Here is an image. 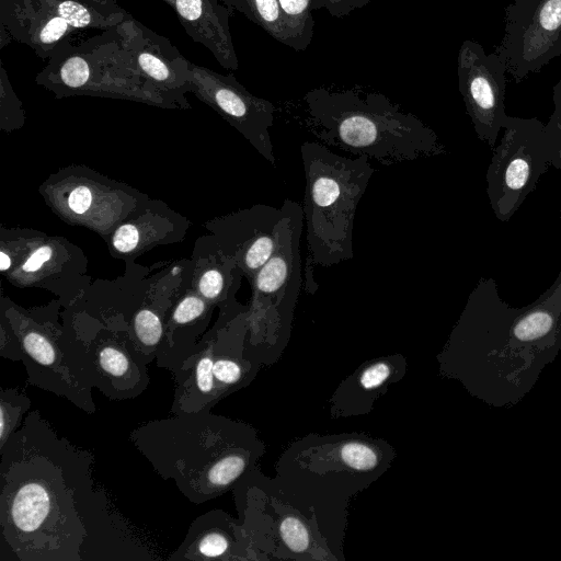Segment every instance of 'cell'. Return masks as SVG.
<instances>
[{
    "instance_id": "obj_19",
    "label": "cell",
    "mask_w": 561,
    "mask_h": 561,
    "mask_svg": "<svg viewBox=\"0 0 561 561\" xmlns=\"http://www.w3.org/2000/svg\"><path fill=\"white\" fill-rule=\"evenodd\" d=\"M205 312V302L196 296H187L176 306L172 313V324L198 320Z\"/></svg>"
},
{
    "instance_id": "obj_33",
    "label": "cell",
    "mask_w": 561,
    "mask_h": 561,
    "mask_svg": "<svg viewBox=\"0 0 561 561\" xmlns=\"http://www.w3.org/2000/svg\"><path fill=\"white\" fill-rule=\"evenodd\" d=\"M560 219H561V209H560Z\"/></svg>"
},
{
    "instance_id": "obj_10",
    "label": "cell",
    "mask_w": 561,
    "mask_h": 561,
    "mask_svg": "<svg viewBox=\"0 0 561 561\" xmlns=\"http://www.w3.org/2000/svg\"><path fill=\"white\" fill-rule=\"evenodd\" d=\"M250 535L229 514L209 511L192 522L185 539L169 560L252 559Z\"/></svg>"
},
{
    "instance_id": "obj_14",
    "label": "cell",
    "mask_w": 561,
    "mask_h": 561,
    "mask_svg": "<svg viewBox=\"0 0 561 561\" xmlns=\"http://www.w3.org/2000/svg\"><path fill=\"white\" fill-rule=\"evenodd\" d=\"M130 337L149 364L156 360V353L164 336L161 318L150 309L139 310L133 318Z\"/></svg>"
},
{
    "instance_id": "obj_18",
    "label": "cell",
    "mask_w": 561,
    "mask_h": 561,
    "mask_svg": "<svg viewBox=\"0 0 561 561\" xmlns=\"http://www.w3.org/2000/svg\"><path fill=\"white\" fill-rule=\"evenodd\" d=\"M553 111L545 124L550 148L551 165L561 170V79L552 88Z\"/></svg>"
},
{
    "instance_id": "obj_3",
    "label": "cell",
    "mask_w": 561,
    "mask_h": 561,
    "mask_svg": "<svg viewBox=\"0 0 561 561\" xmlns=\"http://www.w3.org/2000/svg\"><path fill=\"white\" fill-rule=\"evenodd\" d=\"M294 117L327 147L386 167L447 152L421 118L358 85L313 88L305 93Z\"/></svg>"
},
{
    "instance_id": "obj_30",
    "label": "cell",
    "mask_w": 561,
    "mask_h": 561,
    "mask_svg": "<svg viewBox=\"0 0 561 561\" xmlns=\"http://www.w3.org/2000/svg\"><path fill=\"white\" fill-rule=\"evenodd\" d=\"M176 9L184 19L194 21L202 14V0H176Z\"/></svg>"
},
{
    "instance_id": "obj_16",
    "label": "cell",
    "mask_w": 561,
    "mask_h": 561,
    "mask_svg": "<svg viewBox=\"0 0 561 561\" xmlns=\"http://www.w3.org/2000/svg\"><path fill=\"white\" fill-rule=\"evenodd\" d=\"M251 18L274 39L293 48V41L278 0H243Z\"/></svg>"
},
{
    "instance_id": "obj_27",
    "label": "cell",
    "mask_w": 561,
    "mask_h": 561,
    "mask_svg": "<svg viewBox=\"0 0 561 561\" xmlns=\"http://www.w3.org/2000/svg\"><path fill=\"white\" fill-rule=\"evenodd\" d=\"M92 203V195L88 187L79 186L75 188L68 198L70 209L76 214L85 213Z\"/></svg>"
},
{
    "instance_id": "obj_12",
    "label": "cell",
    "mask_w": 561,
    "mask_h": 561,
    "mask_svg": "<svg viewBox=\"0 0 561 561\" xmlns=\"http://www.w3.org/2000/svg\"><path fill=\"white\" fill-rule=\"evenodd\" d=\"M400 362L398 358L378 359L360 368L337 389L335 404L339 410L345 414L364 413L365 407L381 394V389L399 377Z\"/></svg>"
},
{
    "instance_id": "obj_26",
    "label": "cell",
    "mask_w": 561,
    "mask_h": 561,
    "mask_svg": "<svg viewBox=\"0 0 561 561\" xmlns=\"http://www.w3.org/2000/svg\"><path fill=\"white\" fill-rule=\"evenodd\" d=\"M139 64L145 72H147L153 79L164 80L169 76V70L165 65L160 59L150 54H141L139 56Z\"/></svg>"
},
{
    "instance_id": "obj_13",
    "label": "cell",
    "mask_w": 561,
    "mask_h": 561,
    "mask_svg": "<svg viewBox=\"0 0 561 561\" xmlns=\"http://www.w3.org/2000/svg\"><path fill=\"white\" fill-rule=\"evenodd\" d=\"M278 2L293 41V49L306 50L311 44L314 28L311 0H278Z\"/></svg>"
},
{
    "instance_id": "obj_2",
    "label": "cell",
    "mask_w": 561,
    "mask_h": 561,
    "mask_svg": "<svg viewBox=\"0 0 561 561\" xmlns=\"http://www.w3.org/2000/svg\"><path fill=\"white\" fill-rule=\"evenodd\" d=\"M129 440L194 504L234 489L254 471L263 447L251 426L211 410L145 422Z\"/></svg>"
},
{
    "instance_id": "obj_9",
    "label": "cell",
    "mask_w": 561,
    "mask_h": 561,
    "mask_svg": "<svg viewBox=\"0 0 561 561\" xmlns=\"http://www.w3.org/2000/svg\"><path fill=\"white\" fill-rule=\"evenodd\" d=\"M506 67L500 56L466 39L457 57L458 89L477 137L491 149L508 116L505 112Z\"/></svg>"
},
{
    "instance_id": "obj_29",
    "label": "cell",
    "mask_w": 561,
    "mask_h": 561,
    "mask_svg": "<svg viewBox=\"0 0 561 561\" xmlns=\"http://www.w3.org/2000/svg\"><path fill=\"white\" fill-rule=\"evenodd\" d=\"M51 253V248L48 245L38 248L23 264V270L28 273L39 270L41 266L50 259Z\"/></svg>"
},
{
    "instance_id": "obj_7",
    "label": "cell",
    "mask_w": 561,
    "mask_h": 561,
    "mask_svg": "<svg viewBox=\"0 0 561 561\" xmlns=\"http://www.w3.org/2000/svg\"><path fill=\"white\" fill-rule=\"evenodd\" d=\"M67 363L77 381L99 389L111 400H129L149 386L148 363L130 336L122 341L61 335Z\"/></svg>"
},
{
    "instance_id": "obj_6",
    "label": "cell",
    "mask_w": 561,
    "mask_h": 561,
    "mask_svg": "<svg viewBox=\"0 0 561 561\" xmlns=\"http://www.w3.org/2000/svg\"><path fill=\"white\" fill-rule=\"evenodd\" d=\"M486 170V194L494 216L507 222L551 165L545 124L507 116Z\"/></svg>"
},
{
    "instance_id": "obj_15",
    "label": "cell",
    "mask_w": 561,
    "mask_h": 561,
    "mask_svg": "<svg viewBox=\"0 0 561 561\" xmlns=\"http://www.w3.org/2000/svg\"><path fill=\"white\" fill-rule=\"evenodd\" d=\"M31 405V399L21 388H0V446L21 426Z\"/></svg>"
},
{
    "instance_id": "obj_11",
    "label": "cell",
    "mask_w": 561,
    "mask_h": 561,
    "mask_svg": "<svg viewBox=\"0 0 561 561\" xmlns=\"http://www.w3.org/2000/svg\"><path fill=\"white\" fill-rule=\"evenodd\" d=\"M248 313H244L234 328L221 331L215 346L214 385L215 400L245 387L255 376L259 365L245 352Z\"/></svg>"
},
{
    "instance_id": "obj_28",
    "label": "cell",
    "mask_w": 561,
    "mask_h": 561,
    "mask_svg": "<svg viewBox=\"0 0 561 561\" xmlns=\"http://www.w3.org/2000/svg\"><path fill=\"white\" fill-rule=\"evenodd\" d=\"M67 22L61 18L51 19L41 32V41L43 43H53L59 39L67 30Z\"/></svg>"
},
{
    "instance_id": "obj_8",
    "label": "cell",
    "mask_w": 561,
    "mask_h": 561,
    "mask_svg": "<svg viewBox=\"0 0 561 561\" xmlns=\"http://www.w3.org/2000/svg\"><path fill=\"white\" fill-rule=\"evenodd\" d=\"M493 51L516 83L561 56V0H514Z\"/></svg>"
},
{
    "instance_id": "obj_32",
    "label": "cell",
    "mask_w": 561,
    "mask_h": 561,
    "mask_svg": "<svg viewBox=\"0 0 561 561\" xmlns=\"http://www.w3.org/2000/svg\"><path fill=\"white\" fill-rule=\"evenodd\" d=\"M180 270L176 267L172 271L173 274L178 273Z\"/></svg>"
},
{
    "instance_id": "obj_4",
    "label": "cell",
    "mask_w": 561,
    "mask_h": 561,
    "mask_svg": "<svg viewBox=\"0 0 561 561\" xmlns=\"http://www.w3.org/2000/svg\"><path fill=\"white\" fill-rule=\"evenodd\" d=\"M300 156L306 182L304 289L312 295L318 289L316 265L332 267L354 257L356 211L375 169L366 157H346L319 141L302 142Z\"/></svg>"
},
{
    "instance_id": "obj_17",
    "label": "cell",
    "mask_w": 561,
    "mask_h": 561,
    "mask_svg": "<svg viewBox=\"0 0 561 561\" xmlns=\"http://www.w3.org/2000/svg\"><path fill=\"white\" fill-rule=\"evenodd\" d=\"M276 533L287 551L296 553L311 551V531L301 517L283 516L276 526Z\"/></svg>"
},
{
    "instance_id": "obj_21",
    "label": "cell",
    "mask_w": 561,
    "mask_h": 561,
    "mask_svg": "<svg viewBox=\"0 0 561 561\" xmlns=\"http://www.w3.org/2000/svg\"><path fill=\"white\" fill-rule=\"evenodd\" d=\"M60 75L68 87L79 88L88 81L90 71L84 59L71 57L62 66Z\"/></svg>"
},
{
    "instance_id": "obj_5",
    "label": "cell",
    "mask_w": 561,
    "mask_h": 561,
    "mask_svg": "<svg viewBox=\"0 0 561 561\" xmlns=\"http://www.w3.org/2000/svg\"><path fill=\"white\" fill-rule=\"evenodd\" d=\"M283 218L277 245L252 279L253 300L248 329L259 343L276 344L287 339L295 307L304 285L300 238L305 226L302 207L290 198L282 204Z\"/></svg>"
},
{
    "instance_id": "obj_23",
    "label": "cell",
    "mask_w": 561,
    "mask_h": 561,
    "mask_svg": "<svg viewBox=\"0 0 561 561\" xmlns=\"http://www.w3.org/2000/svg\"><path fill=\"white\" fill-rule=\"evenodd\" d=\"M0 356L13 362L23 358V351L20 337L15 330H8L4 325L1 328Z\"/></svg>"
},
{
    "instance_id": "obj_31",
    "label": "cell",
    "mask_w": 561,
    "mask_h": 561,
    "mask_svg": "<svg viewBox=\"0 0 561 561\" xmlns=\"http://www.w3.org/2000/svg\"><path fill=\"white\" fill-rule=\"evenodd\" d=\"M11 260L10 256L4 252H0V270L7 271L10 267Z\"/></svg>"
},
{
    "instance_id": "obj_1",
    "label": "cell",
    "mask_w": 561,
    "mask_h": 561,
    "mask_svg": "<svg viewBox=\"0 0 561 561\" xmlns=\"http://www.w3.org/2000/svg\"><path fill=\"white\" fill-rule=\"evenodd\" d=\"M95 457L38 410L0 446V561L156 560L93 479Z\"/></svg>"
},
{
    "instance_id": "obj_22",
    "label": "cell",
    "mask_w": 561,
    "mask_h": 561,
    "mask_svg": "<svg viewBox=\"0 0 561 561\" xmlns=\"http://www.w3.org/2000/svg\"><path fill=\"white\" fill-rule=\"evenodd\" d=\"M59 16H61L68 25L73 27L87 26L91 16L89 11L75 1H64L58 7Z\"/></svg>"
},
{
    "instance_id": "obj_24",
    "label": "cell",
    "mask_w": 561,
    "mask_h": 561,
    "mask_svg": "<svg viewBox=\"0 0 561 561\" xmlns=\"http://www.w3.org/2000/svg\"><path fill=\"white\" fill-rule=\"evenodd\" d=\"M224 286V275L218 270L206 271L199 280V291L207 299L219 297Z\"/></svg>"
},
{
    "instance_id": "obj_20",
    "label": "cell",
    "mask_w": 561,
    "mask_h": 561,
    "mask_svg": "<svg viewBox=\"0 0 561 561\" xmlns=\"http://www.w3.org/2000/svg\"><path fill=\"white\" fill-rule=\"evenodd\" d=\"M373 0H311L312 11L325 9L333 18H343L351 12L364 8Z\"/></svg>"
},
{
    "instance_id": "obj_25",
    "label": "cell",
    "mask_w": 561,
    "mask_h": 561,
    "mask_svg": "<svg viewBox=\"0 0 561 561\" xmlns=\"http://www.w3.org/2000/svg\"><path fill=\"white\" fill-rule=\"evenodd\" d=\"M138 241L139 233L133 225L121 226L113 237V245L123 253L133 251L137 247Z\"/></svg>"
}]
</instances>
